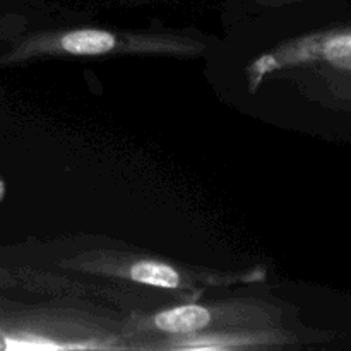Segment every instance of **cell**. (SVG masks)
<instances>
[{
	"instance_id": "1",
	"label": "cell",
	"mask_w": 351,
	"mask_h": 351,
	"mask_svg": "<svg viewBox=\"0 0 351 351\" xmlns=\"http://www.w3.org/2000/svg\"><path fill=\"white\" fill-rule=\"evenodd\" d=\"M211 322V314L208 308L199 305H182V307L170 308L154 317V326L161 331L184 335L194 332L206 328Z\"/></svg>"
},
{
	"instance_id": "2",
	"label": "cell",
	"mask_w": 351,
	"mask_h": 351,
	"mask_svg": "<svg viewBox=\"0 0 351 351\" xmlns=\"http://www.w3.org/2000/svg\"><path fill=\"white\" fill-rule=\"evenodd\" d=\"M115 36L101 29H77L62 36V48L72 55H103L115 48Z\"/></svg>"
},
{
	"instance_id": "3",
	"label": "cell",
	"mask_w": 351,
	"mask_h": 351,
	"mask_svg": "<svg viewBox=\"0 0 351 351\" xmlns=\"http://www.w3.org/2000/svg\"><path fill=\"white\" fill-rule=\"evenodd\" d=\"M130 278L136 283L149 285L160 288H177L180 287V276L171 266L154 261H141L130 267Z\"/></svg>"
},
{
	"instance_id": "4",
	"label": "cell",
	"mask_w": 351,
	"mask_h": 351,
	"mask_svg": "<svg viewBox=\"0 0 351 351\" xmlns=\"http://www.w3.org/2000/svg\"><path fill=\"white\" fill-rule=\"evenodd\" d=\"M267 2H271V0H267ZM278 2H281V0H278Z\"/></svg>"
}]
</instances>
